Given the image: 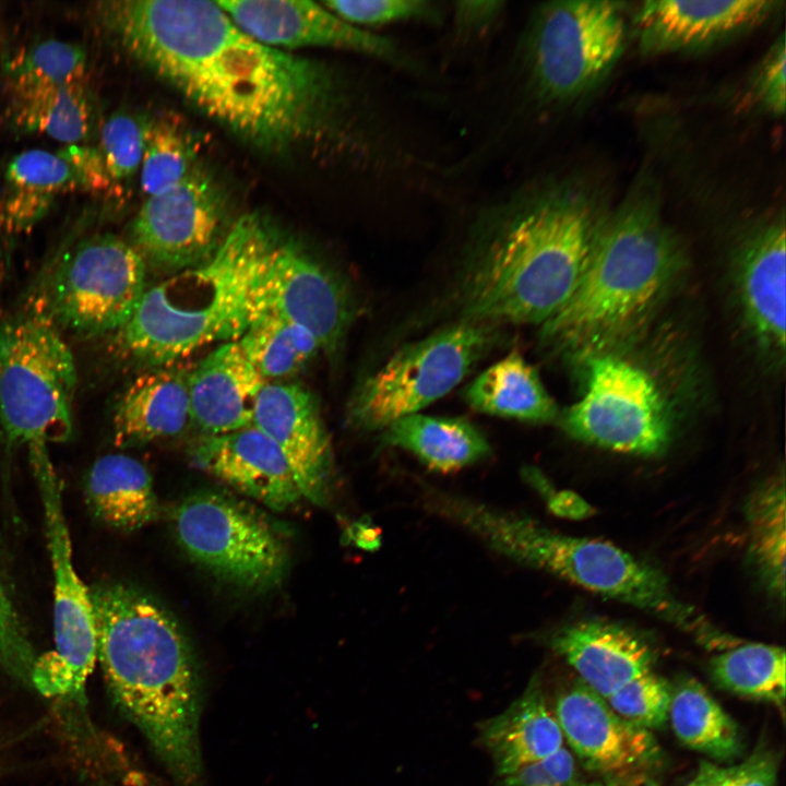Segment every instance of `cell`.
Returning <instances> with one entry per match:
<instances>
[{"mask_svg": "<svg viewBox=\"0 0 786 786\" xmlns=\"http://www.w3.org/2000/svg\"><path fill=\"white\" fill-rule=\"evenodd\" d=\"M99 12L131 57L258 147L311 139L337 108L326 70L257 41L215 1L122 0Z\"/></svg>", "mask_w": 786, "mask_h": 786, "instance_id": "6da1fadb", "label": "cell"}, {"mask_svg": "<svg viewBox=\"0 0 786 786\" xmlns=\"http://www.w3.org/2000/svg\"><path fill=\"white\" fill-rule=\"evenodd\" d=\"M599 218L567 186L514 196L480 222L454 289L457 320L543 324L570 298Z\"/></svg>", "mask_w": 786, "mask_h": 786, "instance_id": "7a4b0ae2", "label": "cell"}, {"mask_svg": "<svg viewBox=\"0 0 786 786\" xmlns=\"http://www.w3.org/2000/svg\"><path fill=\"white\" fill-rule=\"evenodd\" d=\"M96 660L122 713L178 786H200L201 690L190 645L159 603L129 585L90 588Z\"/></svg>", "mask_w": 786, "mask_h": 786, "instance_id": "3957f363", "label": "cell"}, {"mask_svg": "<svg viewBox=\"0 0 786 786\" xmlns=\"http://www.w3.org/2000/svg\"><path fill=\"white\" fill-rule=\"evenodd\" d=\"M683 265L654 186H636L599 218L586 267L570 298L540 324L541 347L577 365L621 353L664 306Z\"/></svg>", "mask_w": 786, "mask_h": 786, "instance_id": "277c9868", "label": "cell"}, {"mask_svg": "<svg viewBox=\"0 0 786 786\" xmlns=\"http://www.w3.org/2000/svg\"><path fill=\"white\" fill-rule=\"evenodd\" d=\"M275 242L261 216H241L206 261L145 289L117 331L119 349L157 368L214 342L237 341L252 322L254 287Z\"/></svg>", "mask_w": 786, "mask_h": 786, "instance_id": "5b68a950", "label": "cell"}, {"mask_svg": "<svg viewBox=\"0 0 786 786\" xmlns=\"http://www.w3.org/2000/svg\"><path fill=\"white\" fill-rule=\"evenodd\" d=\"M426 507L498 553L648 612L707 645L735 639L672 593L664 574L616 545L555 532L534 519L433 489Z\"/></svg>", "mask_w": 786, "mask_h": 786, "instance_id": "8992f818", "label": "cell"}, {"mask_svg": "<svg viewBox=\"0 0 786 786\" xmlns=\"http://www.w3.org/2000/svg\"><path fill=\"white\" fill-rule=\"evenodd\" d=\"M78 373L46 279L0 324V430L9 446L68 440Z\"/></svg>", "mask_w": 786, "mask_h": 786, "instance_id": "52a82bcc", "label": "cell"}, {"mask_svg": "<svg viewBox=\"0 0 786 786\" xmlns=\"http://www.w3.org/2000/svg\"><path fill=\"white\" fill-rule=\"evenodd\" d=\"M500 342V326L456 320L403 346L353 393L347 422L383 430L419 413L454 389Z\"/></svg>", "mask_w": 786, "mask_h": 786, "instance_id": "ba28073f", "label": "cell"}, {"mask_svg": "<svg viewBox=\"0 0 786 786\" xmlns=\"http://www.w3.org/2000/svg\"><path fill=\"white\" fill-rule=\"evenodd\" d=\"M626 40L620 3L565 0L543 4L528 26L524 61L535 96L569 103L593 90L619 59Z\"/></svg>", "mask_w": 786, "mask_h": 786, "instance_id": "9c48e42d", "label": "cell"}, {"mask_svg": "<svg viewBox=\"0 0 786 786\" xmlns=\"http://www.w3.org/2000/svg\"><path fill=\"white\" fill-rule=\"evenodd\" d=\"M40 492L53 571L55 648L37 656L31 681L44 696L84 702L96 662V630L90 588L78 575L62 507L61 483L47 446L28 449Z\"/></svg>", "mask_w": 786, "mask_h": 786, "instance_id": "30bf717a", "label": "cell"}, {"mask_svg": "<svg viewBox=\"0 0 786 786\" xmlns=\"http://www.w3.org/2000/svg\"><path fill=\"white\" fill-rule=\"evenodd\" d=\"M582 397L558 419L571 437L610 451L651 456L672 436L668 401L653 374L621 353L594 356Z\"/></svg>", "mask_w": 786, "mask_h": 786, "instance_id": "8fae6325", "label": "cell"}, {"mask_svg": "<svg viewBox=\"0 0 786 786\" xmlns=\"http://www.w3.org/2000/svg\"><path fill=\"white\" fill-rule=\"evenodd\" d=\"M176 538L201 567L237 586L264 591L287 569V549L274 526L257 510L222 492L187 497L174 512Z\"/></svg>", "mask_w": 786, "mask_h": 786, "instance_id": "7c38bea8", "label": "cell"}, {"mask_svg": "<svg viewBox=\"0 0 786 786\" xmlns=\"http://www.w3.org/2000/svg\"><path fill=\"white\" fill-rule=\"evenodd\" d=\"M146 263L112 235L83 239L46 279L50 312L59 327L84 336L119 331L134 312L145 287Z\"/></svg>", "mask_w": 786, "mask_h": 786, "instance_id": "4fadbf2b", "label": "cell"}, {"mask_svg": "<svg viewBox=\"0 0 786 786\" xmlns=\"http://www.w3.org/2000/svg\"><path fill=\"white\" fill-rule=\"evenodd\" d=\"M224 207L215 184L192 169L148 196L131 224V246L155 267L181 271L206 261L222 242Z\"/></svg>", "mask_w": 786, "mask_h": 786, "instance_id": "5bb4252c", "label": "cell"}, {"mask_svg": "<svg viewBox=\"0 0 786 786\" xmlns=\"http://www.w3.org/2000/svg\"><path fill=\"white\" fill-rule=\"evenodd\" d=\"M264 313L302 325L322 350L334 355L344 343L354 306L331 271L295 245L276 240L254 287L252 322Z\"/></svg>", "mask_w": 786, "mask_h": 786, "instance_id": "9a60e30c", "label": "cell"}, {"mask_svg": "<svg viewBox=\"0 0 786 786\" xmlns=\"http://www.w3.org/2000/svg\"><path fill=\"white\" fill-rule=\"evenodd\" d=\"M250 37L276 49L324 47L393 60L395 44L308 0L215 1Z\"/></svg>", "mask_w": 786, "mask_h": 786, "instance_id": "2e32d148", "label": "cell"}, {"mask_svg": "<svg viewBox=\"0 0 786 786\" xmlns=\"http://www.w3.org/2000/svg\"><path fill=\"white\" fill-rule=\"evenodd\" d=\"M252 425L279 448L302 498L324 505L333 484V453L314 396L297 383L266 382Z\"/></svg>", "mask_w": 786, "mask_h": 786, "instance_id": "e0dca14e", "label": "cell"}, {"mask_svg": "<svg viewBox=\"0 0 786 786\" xmlns=\"http://www.w3.org/2000/svg\"><path fill=\"white\" fill-rule=\"evenodd\" d=\"M778 1H646L636 15L645 53L693 50L724 41L761 25Z\"/></svg>", "mask_w": 786, "mask_h": 786, "instance_id": "ac0fdd59", "label": "cell"}, {"mask_svg": "<svg viewBox=\"0 0 786 786\" xmlns=\"http://www.w3.org/2000/svg\"><path fill=\"white\" fill-rule=\"evenodd\" d=\"M556 716L571 748L602 774H628L656 757L657 746L650 730L621 718L584 682L559 698Z\"/></svg>", "mask_w": 786, "mask_h": 786, "instance_id": "d6986e66", "label": "cell"}, {"mask_svg": "<svg viewBox=\"0 0 786 786\" xmlns=\"http://www.w3.org/2000/svg\"><path fill=\"white\" fill-rule=\"evenodd\" d=\"M192 457L201 469L274 511L287 510L302 498L279 448L253 425L207 434Z\"/></svg>", "mask_w": 786, "mask_h": 786, "instance_id": "ffe728a7", "label": "cell"}, {"mask_svg": "<svg viewBox=\"0 0 786 786\" xmlns=\"http://www.w3.org/2000/svg\"><path fill=\"white\" fill-rule=\"evenodd\" d=\"M784 216L760 223L741 241L736 286L743 320L761 348L777 356L785 349Z\"/></svg>", "mask_w": 786, "mask_h": 786, "instance_id": "44dd1931", "label": "cell"}, {"mask_svg": "<svg viewBox=\"0 0 786 786\" xmlns=\"http://www.w3.org/2000/svg\"><path fill=\"white\" fill-rule=\"evenodd\" d=\"M265 384L238 341L224 342L191 369V419L207 434L252 426L257 400Z\"/></svg>", "mask_w": 786, "mask_h": 786, "instance_id": "7402d4cb", "label": "cell"}, {"mask_svg": "<svg viewBox=\"0 0 786 786\" xmlns=\"http://www.w3.org/2000/svg\"><path fill=\"white\" fill-rule=\"evenodd\" d=\"M551 647L579 672L582 682L604 699L651 671L654 663V653L644 639L600 619L560 629L551 639Z\"/></svg>", "mask_w": 786, "mask_h": 786, "instance_id": "603a6c76", "label": "cell"}, {"mask_svg": "<svg viewBox=\"0 0 786 786\" xmlns=\"http://www.w3.org/2000/svg\"><path fill=\"white\" fill-rule=\"evenodd\" d=\"M190 372L172 364L138 377L115 408V444L131 448L180 434L192 420Z\"/></svg>", "mask_w": 786, "mask_h": 786, "instance_id": "cb8c5ba5", "label": "cell"}, {"mask_svg": "<svg viewBox=\"0 0 786 786\" xmlns=\"http://www.w3.org/2000/svg\"><path fill=\"white\" fill-rule=\"evenodd\" d=\"M85 492L94 515L116 529L133 532L158 516L151 474L129 455L108 454L98 458L90 469Z\"/></svg>", "mask_w": 786, "mask_h": 786, "instance_id": "d4e9b609", "label": "cell"}, {"mask_svg": "<svg viewBox=\"0 0 786 786\" xmlns=\"http://www.w3.org/2000/svg\"><path fill=\"white\" fill-rule=\"evenodd\" d=\"M497 770L509 775L562 747L563 735L540 691L532 683L525 693L483 728Z\"/></svg>", "mask_w": 786, "mask_h": 786, "instance_id": "484cf974", "label": "cell"}, {"mask_svg": "<svg viewBox=\"0 0 786 786\" xmlns=\"http://www.w3.org/2000/svg\"><path fill=\"white\" fill-rule=\"evenodd\" d=\"M382 442L410 452L430 469L449 473L490 454V444L473 422L463 417L412 414L382 430Z\"/></svg>", "mask_w": 786, "mask_h": 786, "instance_id": "4316f807", "label": "cell"}, {"mask_svg": "<svg viewBox=\"0 0 786 786\" xmlns=\"http://www.w3.org/2000/svg\"><path fill=\"white\" fill-rule=\"evenodd\" d=\"M463 398L477 412L504 418L544 424L559 417L558 407L538 371L517 350L468 383Z\"/></svg>", "mask_w": 786, "mask_h": 786, "instance_id": "83f0119b", "label": "cell"}, {"mask_svg": "<svg viewBox=\"0 0 786 786\" xmlns=\"http://www.w3.org/2000/svg\"><path fill=\"white\" fill-rule=\"evenodd\" d=\"M4 178L8 186L53 199L64 192L111 188L98 148L84 144L66 145L58 152L24 151L10 160Z\"/></svg>", "mask_w": 786, "mask_h": 786, "instance_id": "f1b7e54d", "label": "cell"}, {"mask_svg": "<svg viewBox=\"0 0 786 786\" xmlns=\"http://www.w3.org/2000/svg\"><path fill=\"white\" fill-rule=\"evenodd\" d=\"M11 116L22 131L43 133L66 145L82 144L93 126L87 82L12 93Z\"/></svg>", "mask_w": 786, "mask_h": 786, "instance_id": "f546056e", "label": "cell"}, {"mask_svg": "<svg viewBox=\"0 0 786 786\" xmlns=\"http://www.w3.org/2000/svg\"><path fill=\"white\" fill-rule=\"evenodd\" d=\"M669 716L676 736L687 747L718 759L738 754L737 725L699 681L687 679L677 684Z\"/></svg>", "mask_w": 786, "mask_h": 786, "instance_id": "4dcf8cb0", "label": "cell"}, {"mask_svg": "<svg viewBox=\"0 0 786 786\" xmlns=\"http://www.w3.org/2000/svg\"><path fill=\"white\" fill-rule=\"evenodd\" d=\"M237 341L265 381L296 374L321 349L306 327L272 313L259 315Z\"/></svg>", "mask_w": 786, "mask_h": 786, "instance_id": "1f68e13d", "label": "cell"}, {"mask_svg": "<svg viewBox=\"0 0 786 786\" xmlns=\"http://www.w3.org/2000/svg\"><path fill=\"white\" fill-rule=\"evenodd\" d=\"M749 552L770 592L785 594V483L775 476L759 487L747 505Z\"/></svg>", "mask_w": 786, "mask_h": 786, "instance_id": "d6a6232c", "label": "cell"}, {"mask_svg": "<svg viewBox=\"0 0 786 786\" xmlns=\"http://www.w3.org/2000/svg\"><path fill=\"white\" fill-rule=\"evenodd\" d=\"M715 681L736 694L766 700L784 707L785 651L762 643L741 644L713 658Z\"/></svg>", "mask_w": 786, "mask_h": 786, "instance_id": "836d02e7", "label": "cell"}, {"mask_svg": "<svg viewBox=\"0 0 786 786\" xmlns=\"http://www.w3.org/2000/svg\"><path fill=\"white\" fill-rule=\"evenodd\" d=\"M5 70L12 93L84 83L87 57L76 44L49 39L17 52Z\"/></svg>", "mask_w": 786, "mask_h": 786, "instance_id": "e575fe53", "label": "cell"}, {"mask_svg": "<svg viewBox=\"0 0 786 786\" xmlns=\"http://www.w3.org/2000/svg\"><path fill=\"white\" fill-rule=\"evenodd\" d=\"M192 169L190 147L179 131L164 122L145 126L140 175L147 198L176 186Z\"/></svg>", "mask_w": 786, "mask_h": 786, "instance_id": "d590c367", "label": "cell"}, {"mask_svg": "<svg viewBox=\"0 0 786 786\" xmlns=\"http://www.w3.org/2000/svg\"><path fill=\"white\" fill-rule=\"evenodd\" d=\"M145 126L129 114L110 116L100 130L99 154L114 183L131 179L140 169Z\"/></svg>", "mask_w": 786, "mask_h": 786, "instance_id": "8d00e7d4", "label": "cell"}, {"mask_svg": "<svg viewBox=\"0 0 786 786\" xmlns=\"http://www.w3.org/2000/svg\"><path fill=\"white\" fill-rule=\"evenodd\" d=\"M670 700L668 683L651 670L624 684L607 703L624 720L648 730L667 720Z\"/></svg>", "mask_w": 786, "mask_h": 786, "instance_id": "74e56055", "label": "cell"}, {"mask_svg": "<svg viewBox=\"0 0 786 786\" xmlns=\"http://www.w3.org/2000/svg\"><path fill=\"white\" fill-rule=\"evenodd\" d=\"M321 3L345 22L362 29L439 16L437 4L422 0H329Z\"/></svg>", "mask_w": 786, "mask_h": 786, "instance_id": "f35d334b", "label": "cell"}, {"mask_svg": "<svg viewBox=\"0 0 786 786\" xmlns=\"http://www.w3.org/2000/svg\"><path fill=\"white\" fill-rule=\"evenodd\" d=\"M36 658L0 571V669L20 680L31 681Z\"/></svg>", "mask_w": 786, "mask_h": 786, "instance_id": "ab89813d", "label": "cell"}, {"mask_svg": "<svg viewBox=\"0 0 786 786\" xmlns=\"http://www.w3.org/2000/svg\"><path fill=\"white\" fill-rule=\"evenodd\" d=\"M786 52L784 35L773 44L754 71L750 84V98L774 116L785 111Z\"/></svg>", "mask_w": 786, "mask_h": 786, "instance_id": "60d3db41", "label": "cell"}, {"mask_svg": "<svg viewBox=\"0 0 786 786\" xmlns=\"http://www.w3.org/2000/svg\"><path fill=\"white\" fill-rule=\"evenodd\" d=\"M53 198L5 184L0 194V235L20 236L49 212Z\"/></svg>", "mask_w": 786, "mask_h": 786, "instance_id": "b9f144b4", "label": "cell"}, {"mask_svg": "<svg viewBox=\"0 0 786 786\" xmlns=\"http://www.w3.org/2000/svg\"><path fill=\"white\" fill-rule=\"evenodd\" d=\"M503 786H580L572 754L564 748L505 776Z\"/></svg>", "mask_w": 786, "mask_h": 786, "instance_id": "7bdbcfd3", "label": "cell"}, {"mask_svg": "<svg viewBox=\"0 0 786 786\" xmlns=\"http://www.w3.org/2000/svg\"><path fill=\"white\" fill-rule=\"evenodd\" d=\"M713 786H776V764L769 753H755L726 769L708 763Z\"/></svg>", "mask_w": 786, "mask_h": 786, "instance_id": "ee69618b", "label": "cell"}, {"mask_svg": "<svg viewBox=\"0 0 786 786\" xmlns=\"http://www.w3.org/2000/svg\"><path fill=\"white\" fill-rule=\"evenodd\" d=\"M456 8V22L463 31L481 29L489 25L500 13L501 3L497 1L460 2Z\"/></svg>", "mask_w": 786, "mask_h": 786, "instance_id": "f6af8a7d", "label": "cell"}, {"mask_svg": "<svg viewBox=\"0 0 786 786\" xmlns=\"http://www.w3.org/2000/svg\"><path fill=\"white\" fill-rule=\"evenodd\" d=\"M547 499L550 511L561 517L580 520L594 512L591 504L571 490L553 491Z\"/></svg>", "mask_w": 786, "mask_h": 786, "instance_id": "bcb514c9", "label": "cell"}, {"mask_svg": "<svg viewBox=\"0 0 786 786\" xmlns=\"http://www.w3.org/2000/svg\"><path fill=\"white\" fill-rule=\"evenodd\" d=\"M346 535L349 541L364 550H376L381 545V532L368 521L353 523Z\"/></svg>", "mask_w": 786, "mask_h": 786, "instance_id": "7dc6e473", "label": "cell"}, {"mask_svg": "<svg viewBox=\"0 0 786 786\" xmlns=\"http://www.w3.org/2000/svg\"><path fill=\"white\" fill-rule=\"evenodd\" d=\"M688 786H713L708 771V763L702 764L696 777Z\"/></svg>", "mask_w": 786, "mask_h": 786, "instance_id": "c3c4849f", "label": "cell"}, {"mask_svg": "<svg viewBox=\"0 0 786 786\" xmlns=\"http://www.w3.org/2000/svg\"><path fill=\"white\" fill-rule=\"evenodd\" d=\"M0 312H1V310H0Z\"/></svg>", "mask_w": 786, "mask_h": 786, "instance_id": "681fc988", "label": "cell"}]
</instances>
